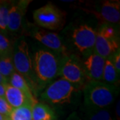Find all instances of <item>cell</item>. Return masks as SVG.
I'll list each match as a JSON object with an SVG mask.
<instances>
[{
    "label": "cell",
    "instance_id": "d4e9b609",
    "mask_svg": "<svg viewBox=\"0 0 120 120\" xmlns=\"http://www.w3.org/2000/svg\"><path fill=\"white\" fill-rule=\"evenodd\" d=\"M116 115L117 120H120V100L117 101V103L116 106Z\"/></svg>",
    "mask_w": 120,
    "mask_h": 120
},
{
    "label": "cell",
    "instance_id": "4316f807",
    "mask_svg": "<svg viewBox=\"0 0 120 120\" xmlns=\"http://www.w3.org/2000/svg\"><path fill=\"white\" fill-rule=\"evenodd\" d=\"M0 84L2 85H7L8 84V80L7 79H5L0 73Z\"/></svg>",
    "mask_w": 120,
    "mask_h": 120
},
{
    "label": "cell",
    "instance_id": "30bf717a",
    "mask_svg": "<svg viewBox=\"0 0 120 120\" xmlns=\"http://www.w3.org/2000/svg\"><path fill=\"white\" fill-rule=\"evenodd\" d=\"M95 15L103 22L111 26H119L120 21V1L106 0L100 1L97 7Z\"/></svg>",
    "mask_w": 120,
    "mask_h": 120
},
{
    "label": "cell",
    "instance_id": "cb8c5ba5",
    "mask_svg": "<svg viewBox=\"0 0 120 120\" xmlns=\"http://www.w3.org/2000/svg\"><path fill=\"white\" fill-rule=\"evenodd\" d=\"M65 120H83L76 112L71 113Z\"/></svg>",
    "mask_w": 120,
    "mask_h": 120
},
{
    "label": "cell",
    "instance_id": "7402d4cb",
    "mask_svg": "<svg viewBox=\"0 0 120 120\" xmlns=\"http://www.w3.org/2000/svg\"><path fill=\"white\" fill-rule=\"evenodd\" d=\"M13 109L5 98L0 97V113L2 116L5 117H9Z\"/></svg>",
    "mask_w": 120,
    "mask_h": 120
},
{
    "label": "cell",
    "instance_id": "ac0fdd59",
    "mask_svg": "<svg viewBox=\"0 0 120 120\" xmlns=\"http://www.w3.org/2000/svg\"><path fill=\"white\" fill-rule=\"evenodd\" d=\"M15 72L12 56L0 57V73L9 82V77Z\"/></svg>",
    "mask_w": 120,
    "mask_h": 120
},
{
    "label": "cell",
    "instance_id": "9c48e42d",
    "mask_svg": "<svg viewBox=\"0 0 120 120\" xmlns=\"http://www.w3.org/2000/svg\"><path fill=\"white\" fill-rule=\"evenodd\" d=\"M31 35L45 47L59 56H63L68 53L63 39L57 33L35 28L31 31Z\"/></svg>",
    "mask_w": 120,
    "mask_h": 120
},
{
    "label": "cell",
    "instance_id": "8992f818",
    "mask_svg": "<svg viewBox=\"0 0 120 120\" xmlns=\"http://www.w3.org/2000/svg\"><path fill=\"white\" fill-rule=\"evenodd\" d=\"M59 76L70 82L79 89L83 87L87 82L82 64L77 56L67 53L61 56Z\"/></svg>",
    "mask_w": 120,
    "mask_h": 120
},
{
    "label": "cell",
    "instance_id": "6da1fadb",
    "mask_svg": "<svg viewBox=\"0 0 120 120\" xmlns=\"http://www.w3.org/2000/svg\"><path fill=\"white\" fill-rule=\"evenodd\" d=\"M60 58L58 54L45 48L35 52L32 64L38 91L46 87L59 76Z\"/></svg>",
    "mask_w": 120,
    "mask_h": 120
},
{
    "label": "cell",
    "instance_id": "4fadbf2b",
    "mask_svg": "<svg viewBox=\"0 0 120 120\" xmlns=\"http://www.w3.org/2000/svg\"><path fill=\"white\" fill-rule=\"evenodd\" d=\"M5 98L13 108H17L25 105L33 106L38 102L37 99H31L24 92L9 84L5 86Z\"/></svg>",
    "mask_w": 120,
    "mask_h": 120
},
{
    "label": "cell",
    "instance_id": "603a6c76",
    "mask_svg": "<svg viewBox=\"0 0 120 120\" xmlns=\"http://www.w3.org/2000/svg\"><path fill=\"white\" fill-rule=\"evenodd\" d=\"M111 58L117 71L120 73V49L117 50L113 56H111Z\"/></svg>",
    "mask_w": 120,
    "mask_h": 120
},
{
    "label": "cell",
    "instance_id": "44dd1931",
    "mask_svg": "<svg viewBox=\"0 0 120 120\" xmlns=\"http://www.w3.org/2000/svg\"><path fill=\"white\" fill-rule=\"evenodd\" d=\"M9 8L10 6L7 4L0 5V31L2 33L8 31Z\"/></svg>",
    "mask_w": 120,
    "mask_h": 120
},
{
    "label": "cell",
    "instance_id": "8fae6325",
    "mask_svg": "<svg viewBox=\"0 0 120 120\" xmlns=\"http://www.w3.org/2000/svg\"><path fill=\"white\" fill-rule=\"evenodd\" d=\"M83 68L88 81H98L102 79L103 68L105 59L98 54L92 53L83 57Z\"/></svg>",
    "mask_w": 120,
    "mask_h": 120
},
{
    "label": "cell",
    "instance_id": "ffe728a7",
    "mask_svg": "<svg viewBox=\"0 0 120 120\" xmlns=\"http://www.w3.org/2000/svg\"><path fill=\"white\" fill-rule=\"evenodd\" d=\"M13 44L1 31H0V57L12 56Z\"/></svg>",
    "mask_w": 120,
    "mask_h": 120
},
{
    "label": "cell",
    "instance_id": "484cf974",
    "mask_svg": "<svg viewBox=\"0 0 120 120\" xmlns=\"http://www.w3.org/2000/svg\"><path fill=\"white\" fill-rule=\"evenodd\" d=\"M5 86L0 84V97L5 98Z\"/></svg>",
    "mask_w": 120,
    "mask_h": 120
},
{
    "label": "cell",
    "instance_id": "ba28073f",
    "mask_svg": "<svg viewBox=\"0 0 120 120\" xmlns=\"http://www.w3.org/2000/svg\"><path fill=\"white\" fill-rule=\"evenodd\" d=\"M96 31L87 23L75 26L71 30V39L73 46L83 57L94 53Z\"/></svg>",
    "mask_w": 120,
    "mask_h": 120
},
{
    "label": "cell",
    "instance_id": "5bb4252c",
    "mask_svg": "<svg viewBox=\"0 0 120 120\" xmlns=\"http://www.w3.org/2000/svg\"><path fill=\"white\" fill-rule=\"evenodd\" d=\"M33 120H55V112L48 105L41 102H37L31 107Z\"/></svg>",
    "mask_w": 120,
    "mask_h": 120
},
{
    "label": "cell",
    "instance_id": "f1b7e54d",
    "mask_svg": "<svg viewBox=\"0 0 120 120\" xmlns=\"http://www.w3.org/2000/svg\"><path fill=\"white\" fill-rule=\"evenodd\" d=\"M4 120H10V119H9V117H5Z\"/></svg>",
    "mask_w": 120,
    "mask_h": 120
},
{
    "label": "cell",
    "instance_id": "83f0119b",
    "mask_svg": "<svg viewBox=\"0 0 120 120\" xmlns=\"http://www.w3.org/2000/svg\"><path fill=\"white\" fill-rule=\"evenodd\" d=\"M4 118H5V117H4V116H2V115L0 113V120H4Z\"/></svg>",
    "mask_w": 120,
    "mask_h": 120
},
{
    "label": "cell",
    "instance_id": "7c38bea8",
    "mask_svg": "<svg viewBox=\"0 0 120 120\" xmlns=\"http://www.w3.org/2000/svg\"><path fill=\"white\" fill-rule=\"evenodd\" d=\"M31 2V0H19L11 4L9 10L8 31L17 32L21 29L23 17Z\"/></svg>",
    "mask_w": 120,
    "mask_h": 120
},
{
    "label": "cell",
    "instance_id": "277c9868",
    "mask_svg": "<svg viewBox=\"0 0 120 120\" xmlns=\"http://www.w3.org/2000/svg\"><path fill=\"white\" fill-rule=\"evenodd\" d=\"M79 88L64 79L60 78L51 83L43 91L40 99L52 105H61L71 102Z\"/></svg>",
    "mask_w": 120,
    "mask_h": 120
},
{
    "label": "cell",
    "instance_id": "5b68a950",
    "mask_svg": "<svg viewBox=\"0 0 120 120\" xmlns=\"http://www.w3.org/2000/svg\"><path fill=\"white\" fill-rule=\"evenodd\" d=\"M120 49V38L115 26L103 23L96 31L94 53L104 59L112 56Z\"/></svg>",
    "mask_w": 120,
    "mask_h": 120
},
{
    "label": "cell",
    "instance_id": "3957f363",
    "mask_svg": "<svg viewBox=\"0 0 120 120\" xmlns=\"http://www.w3.org/2000/svg\"><path fill=\"white\" fill-rule=\"evenodd\" d=\"M12 58L15 72L26 79L35 98H36L39 91L33 68L32 59L28 44L23 38L17 39L13 44Z\"/></svg>",
    "mask_w": 120,
    "mask_h": 120
},
{
    "label": "cell",
    "instance_id": "9a60e30c",
    "mask_svg": "<svg viewBox=\"0 0 120 120\" xmlns=\"http://www.w3.org/2000/svg\"><path fill=\"white\" fill-rule=\"evenodd\" d=\"M104 83L117 86L120 82V73L117 71L111 57L105 60L102 79Z\"/></svg>",
    "mask_w": 120,
    "mask_h": 120
},
{
    "label": "cell",
    "instance_id": "52a82bcc",
    "mask_svg": "<svg viewBox=\"0 0 120 120\" xmlns=\"http://www.w3.org/2000/svg\"><path fill=\"white\" fill-rule=\"evenodd\" d=\"M33 17L35 24L49 30H58L64 25V13L51 2L35 10Z\"/></svg>",
    "mask_w": 120,
    "mask_h": 120
},
{
    "label": "cell",
    "instance_id": "e0dca14e",
    "mask_svg": "<svg viewBox=\"0 0 120 120\" xmlns=\"http://www.w3.org/2000/svg\"><path fill=\"white\" fill-rule=\"evenodd\" d=\"M86 120H113L110 113L106 109L85 107Z\"/></svg>",
    "mask_w": 120,
    "mask_h": 120
},
{
    "label": "cell",
    "instance_id": "2e32d148",
    "mask_svg": "<svg viewBox=\"0 0 120 120\" xmlns=\"http://www.w3.org/2000/svg\"><path fill=\"white\" fill-rule=\"evenodd\" d=\"M8 84L22 91L31 99H36V98H35L32 91L28 85V83L26 81V79L17 72L13 73L11 75V76L9 77Z\"/></svg>",
    "mask_w": 120,
    "mask_h": 120
},
{
    "label": "cell",
    "instance_id": "f546056e",
    "mask_svg": "<svg viewBox=\"0 0 120 120\" xmlns=\"http://www.w3.org/2000/svg\"></svg>",
    "mask_w": 120,
    "mask_h": 120
},
{
    "label": "cell",
    "instance_id": "7a4b0ae2",
    "mask_svg": "<svg viewBox=\"0 0 120 120\" xmlns=\"http://www.w3.org/2000/svg\"><path fill=\"white\" fill-rule=\"evenodd\" d=\"M83 88L84 107L89 108L105 109L118 94L117 86L103 82L87 81Z\"/></svg>",
    "mask_w": 120,
    "mask_h": 120
},
{
    "label": "cell",
    "instance_id": "d6986e66",
    "mask_svg": "<svg viewBox=\"0 0 120 120\" xmlns=\"http://www.w3.org/2000/svg\"><path fill=\"white\" fill-rule=\"evenodd\" d=\"M31 105L13 108L9 118L10 120H33Z\"/></svg>",
    "mask_w": 120,
    "mask_h": 120
}]
</instances>
